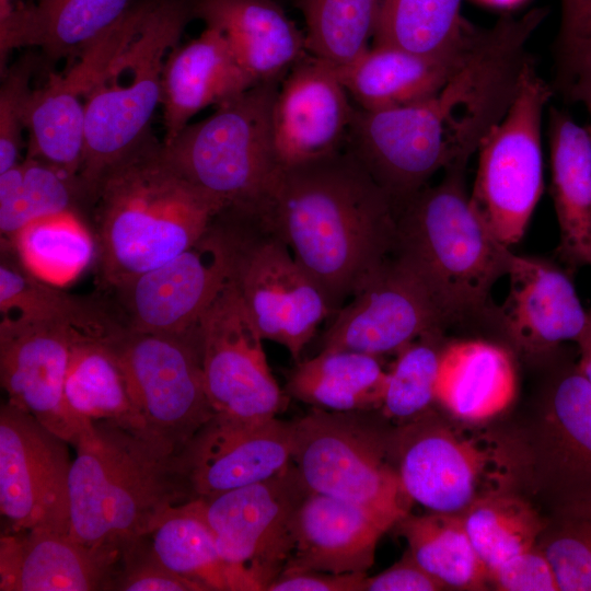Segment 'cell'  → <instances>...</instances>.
<instances>
[{"label":"cell","instance_id":"1","mask_svg":"<svg viewBox=\"0 0 591 591\" xmlns=\"http://www.w3.org/2000/svg\"><path fill=\"white\" fill-rule=\"evenodd\" d=\"M253 212L288 245L333 314L395 245L393 201L346 150L280 169Z\"/></svg>","mask_w":591,"mask_h":591},{"label":"cell","instance_id":"2","mask_svg":"<svg viewBox=\"0 0 591 591\" xmlns=\"http://www.w3.org/2000/svg\"><path fill=\"white\" fill-rule=\"evenodd\" d=\"M91 208L101 278L113 289L194 245L223 210L177 171L152 130L105 169Z\"/></svg>","mask_w":591,"mask_h":591},{"label":"cell","instance_id":"3","mask_svg":"<svg viewBox=\"0 0 591 591\" xmlns=\"http://www.w3.org/2000/svg\"><path fill=\"white\" fill-rule=\"evenodd\" d=\"M193 15V0H137L90 44L95 67L84 97L79 176L92 202L102 173L151 130L165 60Z\"/></svg>","mask_w":591,"mask_h":591},{"label":"cell","instance_id":"4","mask_svg":"<svg viewBox=\"0 0 591 591\" xmlns=\"http://www.w3.org/2000/svg\"><path fill=\"white\" fill-rule=\"evenodd\" d=\"M69 473V536L123 551L187 502L175 455L112 421H93Z\"/></svg>","mask_w":591,"mask_h":591},{"label":"cell","instance_id":"5","mask_svg":"<svg viewBox=\"0 0 591 591\" xmlns=\"http://www.w3.org/2000/svg\"><path fill=\"white\" fill-rule=\"evenodd\" d=\"M465 165L449 167L396 211L393 252L406 257L433 289L454 325L490 322V291L508 275L513 253L474 209Z\"/></svg>","mask_w":591,"mask_h":591},{"label":"cell","instance_id":"6","mask_svg":"<svg viewBox=\"0 0 591 591\" xmlns=\"http://www.w3.org/2000/svg\"><path fill=\"white\" fill-rule=\"evenodd\" d=\"M389 442L404 491L429 511L461 514L524 482L519 439L455 426L432 408L391 429Z\"/></svg>","mask_w":591,"mask_h":591},{"label":"cell","instance_id":"7","mask_svg":"<svg viewBox=\"0 0 591 591\" xmlns=\"http://www.w3.org/2000/svg\"><path fill=\"white\" fill-rule=\"evenodd\" d=\"M278 89L277 80L257 83L163 143L177 171L223 209L256 210L280 170L271 124Z\"/></svg>","mask_w":591,"mask_h":591},{"label":"cell","instance_id":"8","mask_svg":"<svg viewBox=\"0 0 591 591\" xmlns=\"http://www.w3.org/2000/svg\"><path fill=\"white\" fill-rule=\"evenodd\" d=\"M228 263V280L263 339L299 362L318 325L333 315L323 292L282 239L256 213L223 209L212 221Z\"/></svg>","mask_w":591,"mask_h":591},{"label":"cell","instance_id":"9","mask_svg":"<svg viewBox=\"0 0 591 591\" xmlns=\"http://www.w3.org/2000/svg\"><path fill=\"white\" fill-rule=\"evenodd\" d=\"M372 412L312 407L292 420L291 462L310 491L401 520L409 513L413 501L390 454L391 429L373 424Z\"/></svg>","mask_w":591,"mask_h":591},{"label":"cell","instance_id":"10","mask_svg":"<svg viewBox=\"0 0 591 591\" xmlns=\"http://www.w3.org/2000/svg\"><path fill=\"white\" fill-rule=\"evenodd\" d=\"M552 90L528 60L503 118L479 146L471 202L510 247L524 235L544 189L542 115Z\"/></svg>","mask_w":591,"mask_h":591},{"label":"cell","instance_id":"11","mask_svg":"<svg viewBox=\"0 0 591 591\" xmlns=\"http://www.w3.org/2000/svg\"><path fill=\"white\" fill-rule=\"evenodd\" d=\"M310 490L294 465L215 497L185 502L211 531L234 591H266L293 548V524Z\"/></svg>","mask_w":591,"mask_h":591},{"label":"cell","instance_id":"12","mask_svg":"<svg viewBox=\"0 0 591 591\" xmlns=\"http://www.w3.org/2000/svg\"><path fill=\"white\" fill-rule=\"evenodd\" d=\"M109 341L127 379L141 436L176 455L215 415L195 327L182 336L124 327Z\"/></svg>","mask_w":591,"mask_h":591},{"label":"cell","instance_id":"13","mask_svg":"<svg viewBox=\"0 0 591 591\" xmlns=\"http://www.w3.org/2000/svg\"><path fill=\"white\" fill-rule=\"evenodd\" d=\"M453 325L420 271L392 252L332 315L321 336L320 351L351 350L382 357Z\"/></svg>","mask_w":591,"mask_h":591},{"label":"cell","instance_id":"14","mask_svg":"<svg viewBox=\"0 0 591 591\" xmlns=\"http://www.w3.org/2000/svg\"><path fill=\"white\" fill-rule=\"evenodd\" d=\"M195 335L215 413L260 421L287 408L288 397L270 371L263 337L229 280L197 322Z\"/></svg>","mask_w":591,"mask_h":591},{"label":"cell","instance_id":"15","mask_svg":"<svg viewBox=\"0 0 591 591\" xmlns=\"http://www.w3.org/2000/svg\"><path fill=\"white\" fill-rule=\"evenodd\" d=\"M67 441L7 402L0 408V511L5 532L42 529L69 535Z\"/></svg>","mask_w":591,"mask_h":591},{"label":"cell","instance_id":"16","mask_svg":"<svg viewBox=\"0 0 591 591\" xmlns=\"http://www.w3.org/2000/svg\"><path fill=\"white\" fill-rule=\"evenodd\" d=\"M292 421H247L215 413L175 455L187 501L268 479L292 461Z\"/></svg>","mask_w":591,"mask_h":591},{"label":"cell","instance_id":"17","mask_svg":"<svg viewBox=\"0 0 591 591\" xmlns=\"http://www.w3.org/2000/svg\"><path fill=\"white\" fill-rule=\"evenodd\" d=\"M228 277L227 256L210 224L181 254L114 288L121 321L134 332L186 335L224 288Z\"/></svg>","mask_w":591,"mask_h":591},{"label":"cell","instance_id":"18","mask_svg":"<svg viewBox=\"0 0 591 591\" xmlns=\"http://www.w3.org/2000/svg\"><path fill=\"white\" fill-rule=\"evenodd\" d=\"M83 335L91 334L59 322H0V379L8 402L73 447L93 425L73 417L63 399L71 349Z\"/></svg>","mask_w":591,"mask_h":591},{"label":"cell","instance_id":"19","mask_svg":"<svg viewBox=\"0 0 591 591\" xmlns=\"http://www.w3.org/2000/svg\"><path fill=\"white\" fill-rule=\"evenodd\" d=\"M524 482L552 505L591 496V384L577 364L551 384L529 438H519Z\"/></svg>","mask_w":591,"mask_h":591},{"label":"cell","instance_id":"20","mask_svg":"<svg viewBox=\"0 0 591 591\" xmlns=\"http://www.w3.org/2000/svg\"><path fill=\"white\" fill-rule=\"evenodd\" d=\"M334 65L305 56L278 89L271 113L280 169L343 151L356 108Z\"/></svg>","mask_w":591,"mask_h":591},{"label":"cell","instance_id":"21","mask_svg":"<svg viewBox=\"0 0 591 591\" xmlns=\"http://www.w3.org/2000/svg\"><path fill=\"white\" fill-rule=\"evenodd\" d=\"M507 276L508 296L495 306L490 322L519 352L544 355L565 341L576 343L588 310L569 271L552 260L513 253Z\"/></svg>","mask_w":591,"mask_h":591},{"label":"cell","instance_id":"22","mask_svg":"<svg viewBox=\"0 0 591 591\" xmlns=\"http://www.w3.org/2000/svg\"><path fill=\"white\" fill-rule=\"evenodd\" d=\"M121 551L42 529L0 537L1 591L111 590Z\"/></svg>","mask_w":591,"mask_h":591},{"label":"cell","instance_id":"23","mask_svg":"<svg viewBox=\"0 0 591 591\" xmlns=\"http://www.w3.org/2000/svg\"><path fill=\"white\" fill-rule=\"evenodd\" d=\"M391 514L310 491L296 514L293 548L282 571L367 572Z\"/></svg>","mask_w":591,"mask_h":591},{"label":"cell","instance_id":"24","mask_svg":"<svg viewBox=\"0 0 591 591\" xmlns=\"http://www.w3.org/2000/svg\"><path fill=\"white\" fill-rule=\"evenodd\" d=\"M255 84L217 28L206 26L198 37L178 44L163 69V143L172 141L204 108L217 107Z\"/></svg>","mask_w":591,"mask_h":591},{"label":"cell","instance_id":"25","mask_svg":"<svg viewBox=\"0 0 591 591\" xmlns=\"http://www.w3.org/2000/svg\"><path fill=\"white\" fill-rule=\"evenodd\" d=\"M137 0H30L0 12V59L37 48L45 63L73 59Z\"/></svg>","mask_w":591,"mask_h":591},{"label":"cell","instance_id":"26","mask_svg":"<svg viewBox=\"0 0 591 591\" xmlns=\"http://www.w3.org/2000/svg\"><path fill=\"white\" fill-rule=\"evenodd\" d=\"M478 33L476 28L465 44L440 55L372 45L336 69L359 108L373 111L407 105L432 95L449 80L468 56Z\"/></svg>","mask_w":591,"mask_h":591},{"label":"cell","instance_id":"27","mask_svg":"<svg viewBox=\"0 0 591 591\" xmlns=\"http://www.w3.org/2000/svg\"><path fill=\"white\" fill-rule=\"evenodd\" d=\"M193 15L223 34L257 83L277 80L308 50L305 33L275 0H193Z\"/></svg>","mask_w":591,"mask_h":591},{"label":"cell","instance_id":"28","mask_svg":"<svg viewBox=\"0 0 591 591\" xmlns=\"http://www.w3.org/2000/svg\"><path fill=\"white\" fill-rule=\"evenodd\" d=\"M551 194L558 223L555 256L571 275L591 266V132L567 113H548Z\"/></svg>","mask_w":591,"mask_h":591},{"label":"cell","instance_id":"29","mask_svg":"<svg viewBox=\"0 0 591 591\" xmlns=\"http://www.w3.org/2000/svg\"><path fill=\"white\" fill-rule=\"evenodd\" d=\"M515 369L509 352L484 340L447 343L439 368L436 399L451 416L480 422L513 401Z\"/></svg>","mask_w":591,"mask_h":591},{"label":"cell","instance_id":"30","mask_svg":"<svg viewBox=\"0 0 591 591\" xmlns=\"http://www.w3.org/2000/svg\"><path fill=\"white\" fill-rule=\"evenodd\" d=\"M380 358L351 350H321L297 362L288 375L287 393L332 412L379 410L387 380Z\"/></svg>","mask_w":591,"mask_h":591},{"label":"cell","instance_id":"31","mask_svg":"<svg viewBox=\"0 0 591 591\" xmlns=\"http://www.w3.org/2000/svg\"><path fill=\"white\" fill-rule=\"evenodd\" d=\"M112 335H83L74 343L63 385L65 404L83 424L107 420L141 436L127 379L109 341Z\"/></svg>","mask_w":591,"mask_h":591},{"label":"cell","instance_id":"32","mask_svg":"<svg viewBox=\"0 0 591 591\" xmlns=\"http://www.w3.org/2000/svg\"><path fill=\"white\" fill-rule=\"evenodd\" d=\"M0 313L5 320L65 323L97 336H109L124 327L103 304L69 294L34 276L4 244H1Z\"/></svg>","mask_w":591,"mask_h":591},{"label":"cell","instance_id":"33","mask_svg":"<svg viewBox=\"0 0 591 591\" xmlns=\"http://www.w3.org/2000/svg\"><path fill=\"white\" fill-rule=\"evenodd\" d=\"M91 208L79 175L46 161L25 155L16 165L0 173L1 241H10L30 222L61 212Z\"/></svg>","mask_w":591,"mask_h":591},{"label":"cell","instance_id":"34","mask_svg":"<svg viewBox=\"0 0 591 591\" xmlns=\"http://www.w3.org/2000/svg\"><path fill=\"white\" fill-rule=\"evenodd\" d=\"M395 526L414 559L445 589H488V569L471 542L462 514L408 513Z\"/></svg>","mask_w":591,"mask_h":591},{"label":"cell","instance_id":"35","mask_svg":"<svg viewBox=\"0 0 591 591\" xmlns=\"http://www.w3.org/2000/svg\"><path fill=\"white\" fill-rule=\"evenodd\" d=\"M1 244L10 246L30 273L55 286L74 279L96 252L82 216L70 211L36 219Z\"/></svg>","mask_w":591,"mask_h":591},{"label":"cell","instance_id":"36","mask_svg":"<svg viewBox=\"0 0 591 591\" xmlns=\"http://www.w3.org/2000/svg\"><path fill=\"white\" fill-rule=\"evenodd\" d=\"M462 0H382L372 45L424 55L449 53L465 44L475 27L461 14Z\"/></svg>","mask_w":591,"mask_h":591},{"label":"cell","instance_id":"37","mask_svg":"<svg viewBox=\"0 0 591 591\" xmlns=\"http://www.w3.org/2000/svg\"><path fill=\"white\" fill-rule=\"evenodd\" d=\"M147 537L155 558L171 571L206 591H234L211 531L184 503L173 507Z\"/></svg>","mask_w":591,"mask_h":591},{"label":"cell","instance_id":"38","mask_svg":"<svg viewBox=\"0 0 591 591\" xmlns=\"http://www.w3.org/2000/svg\"><path fill=\"white\" fill-rule=\"evenodd\" d=\"M461 514L488 575L508 558L536 546L546 525V518L514 490L488 496Z\"/></svg>","mask_w":591,"mask_h":591},{"label":"cell","instance_id":"39","mask_svg":"<svg viewBox=\"0 0 591 591\" xmlns=\"http://www.w3.org/2000/svg\"><path fill=\"white\" fill-rule=\"evenodd\" d=\"M382 0H299L312 56L341 67L369 48Z\"/></svg>","mask_w":591,"mask_h":591},{"label":"cell","instance_id":"40","mask_svg":"<svg viewBox=\"0 0 591 591\" xmlns=\"http://www.w3.org/2000/svg\"><path fill=\"white\" fill-rule=\"evenodd\" d=\"M444 333L426 334L397 352L387 371L380 412L397 425L406 424L437 403L436 386L441 356L447 343Z\"/></svg>","mask_w":591,"mask_h":591},{"label":"cell","instance_id":"41","mask_svg":"<svg viewBox=\"0 0 591 591\" xmlns=\"http://www.w3.org/2000/svg\"><path fill=\"white\" fill-rule=\"evenodd\" d=\"M536 545L560 591H591V496L554 505Z\"/></svg>","mask_w":591,"mask_h":591},{"label":"cell","instance_id":"42","mask_svg":"<svg viewBox=\"0 0 591 591\" xmlns=\"http://www.w3.org/2000/svg\"><path fill=\"white\" fill-rule=\"evenodd\" d=\"M39 56L27 50L2 72L0 86V173L16 165L20 160L25 116L33 89L31 79Z\"/></svg>","mask_w":591,"mask_h":591},{"label":"cell","instance_id":"43","mask_svg":"<svg viewBox=\"0 0 591 591\" xmlns=\"http://www.w3.org/2000/svg\"><path fill=\"white\" fill-rule=\"evenodd\" d=\"M111 590L206 591L199 583L163 566L153 555L147 536L121 551Z\"/></svg>","mask_w":591,"mask_h":591},{"label":"cell","instance_id":"44","mask_svg":"<svg viewBox=\"0 0 591 591\" xmlns=\"http://www.w3.org/2000/svg\"><path fill=\"white\" fill-rule=\"evenodd\" d=\"M489 584L501 591H560L554 569L537 545L489 570Z\"/></svg>","mask_w":591,"mask_h":591},{"label":"cell","instance_id":"45","mask_svg":"<svg viewBox=\"0 0 591 591\" xmlns=\"http://www.w3.org/2000/svg\"><path fill=\"white\" fill-rule=\"evenodd\" d=\"M590 46L591 0H561V20L556 48L558 81L567 76Z\"/></svg>","mask_w":591,"mask_h":591},{"label":"cell","instance_id":"46","mask_svg":"<svg viewBox=\"0 0 591 591\" xmlns=\"http://www.w3.org/2000/svg\"><path fill=\"white\" fill-rule=\"evenodd\" d=\"M445 587L427 572L407 551L386 570L366 577L361 591H439Z\"/></svg>","mask_w":591,"mask_h":591},{"label":"cell","instance_id":"47","mask_svg":"<svg viewBox=\"0 0 591 591\" xmlns=\"http://www.w3.org/2000/svg\"><path fill=\"white\" fill-rule=\"evenodd\" d=\"M367 572L282 571L266 591H361Z\"/></svg>","mask_w":591,"mask_h":591},{"label":"cell","instance_id":"48","mask_svg":"<svg viewBox=\"0 0 591 591\" xmlns=\"http://www.w3.org/2000/svg\"><path fill=\"white\" fill-rule=\"evenodd\" d=\"M557 88L570 101L582 103L590 116L591 132V46L579 58Z\"/></svg>","mask_w":591,"mask_h":591},{"label":"cell","instance_id":"49","mask_svg":"<svg viewBox=\"0 0 591 591\" xmlns=\"http://www.w3.org/2000/svg\"><path fill=\"white\" fill-rule=\"evenodd\" d=\"M576 344L579 350L577 366L591 384V309L588 310L586 327L576 340Z\"/></svg>","mask_w":591,"mask_h":591},{"label":"cell","instance_id":"50","mask_svg":"<svg viewBox=\"0 0 591 591\" xmlns=\"http://www.w3.org/2000/svg\"><path fill=\"white\" fill-rule=\"evenodd\" d=\"M14 0H0V12L8 10Z\"/></svg>","mask_w":591,"mask_h":591}]
</instances>
